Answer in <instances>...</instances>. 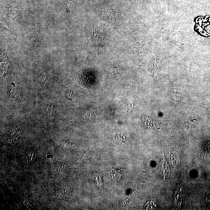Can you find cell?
Here are the masks:
<instances>
[{
  "label": "cell",
  "instance_id": "obj_1",
  "mask_svg": "<svg viewBox=\"0 0 210 210\" xmlns=\"http://www.w3.org/2000/svg\"><path fill=\"white\" fill-rule=\"evenodd\" d=\"M36 157V153L33 150H29L25 155V159L27 162H32Z\"/></svg>",
  "mask_w": 210,
  "mask_h": 210
},
{
  "label": "cell",
  "instance_id": "obj_2",
  "mask_svg": "<svg viewBox=\"0 0 210 210\" xmlns=\"http://www.w3.org/2000/svg\"><path fill=\"white\" fill-rule=\"evenodd\" d=\"M93 40L95 44H99L100 42V37L99 33L93 27L92 28Z\"/></svg>",
  "mask_w": 210,
  "mask_h": 210
},
{
  "label": "cell",
  "instance_id": "obj_3",
  "mask_svg": "<svg viewBox=\"0 0 210 210\" xmlns=\"http://www.w3.org/2000/svg\"><path fill=\"white\" fill-rule=\"evenodd\" d=\"M47 113L49 116H52L55 115V111L53 109L52 104H49L47 108Z\"/></svg>",
  "mask_w": 210,
  "mask_h": 210
},
{
  "label": "cell",
  "instance_id": "obj_4",
  "mask_svg": "<svg viewBox=\"0 0 210 210\" xmlns=\"http://www.w3.org/2000/svg\"><path fill=\"white\" fill-rule=\"evenodd\" d=\"M110 172V176H111V178L115 179H118V178L120 177V175H117V174H120V172L116 171L115 169L111 170Z\"/></svg>",
  "mask_w": 210,
  "mask_h": 210
},
{
  "label": "cell",
  "instance_id": "obj_5",
  "mask_svg": "<svg viewBox=\"0 0 210 210\" xmlns=\"http://www.w3.org/2000/svg\"><path fill=\"white\" fill-rule=\"evenodd\" d=\"M183 194L181 193V191H180V193L179 194L178 193H176V197H175V201H176V203H178L179 204H180L182 202V199L183 197Z\"/></svg>",
  "mask_w": 210,
  "mask_h": 210
},
{
  "label": "cell",
  "instance_id": "obj_6",
  "mask_svg": "<svg viewBox=\"0 0 210 210\" xmlns=\"http://www.w3.org/2000/svg\"><path fill=\"white\" fill-rule=\"evenodd\" d=\"M196 120H187L186 121V125L189 128L193 127V125L195 124Z\"/></svg>",
  "mask_w": 210,
  "mask_h": 210
},
{
  "label": "cell",
  "instance_id": "obj_7",
  "mask_svg": "<svg viewBox=\"0 0 210 210\" xmlns=\"http://www.w3.org/2000/svg\"><path fill=\"white\" fill-rule=\"evenodd\" d=\"M172 102L174 104H177L179 102V100L177 97H174L172 99Z\"/></svg>",
  "mask_w": 210,
  "mask_h": 210
},
{
  "label": "cell",
  "instance_id": "obj_8",
  "mask_svg": "<svg viewBox=\"0 0 210 210\" xmlns=\"http://www.w3.org/2000/svg\"><path fill=\"white\" fill-rule=\"evenodd\" d=\"M206 201H207V203L210 206V195L207 197L206 198Z\"/></svg>",
  "mask_w": 210,
  "mask_h": 210
}]
</instances>
